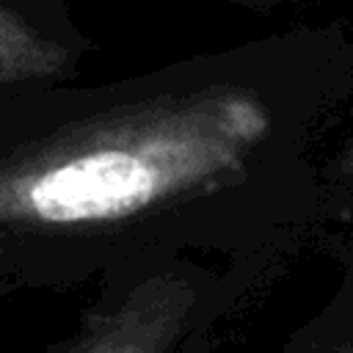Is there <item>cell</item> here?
Returning <instances> with one entry per match:
<instances>
[{"instance_id":"obj_1","label":"cell","mask_w":353,"mask_h":353,"mask_svg":"<svg viewBox=\"0 0 353 353\" xmlns=\"http://www.w3.org/2000/svg\"><path fill=\"white\" fill-rule=\"evenodd\" d=\"M270 119L245 88L154 94L0 160V251L17 287L127 276L199 229L188 212L248 174Z\"/></svg>"},{"instance_id":"obj_6","label":"cell","mask_w":353,"mask_h":353,"mask_svg":"<svg viewBox=\"0 0 353 353\" xmlns=\"http://www.w3.org/2000/svg\"><path fill=\"white\" fill-rule=\"evenodd\" d=\"M6 290H17V281H14V273L8 270L6 254L0 251V292H6Z\"/></svg>"},{"instance_id":"obj_2","label":"cell","mask_w":353,"mask_h":353,"mask_svg":"<svg viewBox=\"0 0 353 353\" xmlns=\"http://www.w3.org/2000/svg\"><path fill=\"white\" fill-rule=\"evenodd\" d=\"M240 284L193 262L110 276L74 328L41 353H201Z\"/></svg>"},{"instance_id":"obj_4","label":"cell","mask_w":353,"mask_h":353,"mask_svg":"<svg viewBox=\"0 0 353 353\" xmlns=\"http://www.w3.org/2000/svg\"><path fill=\"white\" fill-rule=\"evenodd\" d=\"M273 353H353V284L295 325Z\"/></svg>"},{"instance_id":"obj_3","label":"cell","mask_w":353,"mask_h":353,"mask_svg":"<svg viewBox=\"0 0 353 353\" xmlns=\"http://www.w3.org/2000/svg\"><path fill=\"white\" fill-rule=\"evenodd\" d=\"M69 66V55L55 41L36 33L25 19L0 8V85L55 77Z\"/></svg>"},{"instance_id":"obj_5","label":"cell","mask_w":353,"mask_h":353,"mask_svg":"<svg viewBox=\"0 0 353 353\" xmlns=\"http://www.w3.org/2000/svg\"><path fill=\"white\" fill-rule=\"evenodd\" d=\"M336 171H339V179H347V182H353V141H350V146L342 152Z\"/></svg>"}]
</instances>
